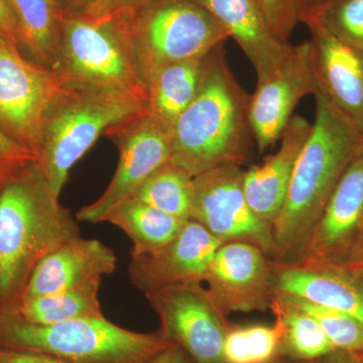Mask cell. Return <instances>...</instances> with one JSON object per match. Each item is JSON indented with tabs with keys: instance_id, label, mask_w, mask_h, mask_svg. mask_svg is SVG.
Segmentation results:
<instances>
[{
	"instance_id": "obj_19",
	"label": "cell",
	"mask_w": 363,
	"mask_h": 363,
	"mask_svg": "<svg viewBox=\"0 0 363 363\" xmlns=\"http://www.w3.org/2000/svg\"><path fill=\"white\" fill-rule=\"evenodd\" d=\"M274 288L363 321V264L338 267L272 262Z\"/></svg>"
},
{
	"instance_id": "obj_37",
	"label": "cell",
	"mask_w": 363,
	"mask_h": 363,
	"mask_svg": "<svg viewBox=\"0 0 363 363\" xmlns=\"http://www.w3.org/2000/svg\"><path fill=\"white\" fill-rule=\"evenodd\" d=\"M307 363H360L357 357L352 353L345 351L334 350L325 357Z\"/></svg>"
},
{
	"instance_id": "obj_26",
	"label": "cell",
	"mask_w": 363,
	"mask_h": 363,
	"mask_svg": "<svg viewBox=\"0 0 363 363\" xmlns=\"http://www.w3.org/2000/svg\"><path fill=\"white\" fill-rule=\"evenodd\" d=\"M194 177L169 161L157 169L130 198L173 215L182 220H191Z\"/></svg>"
},
{
	"instance_id": "obj_24",
	"label": "cell",
	"mask_w": 363,
	"mask_h": 363,
	"mask_svg": "<svg viewBox=\"0 0 363 363\" xmlns=\"http://www.w3.org/2000/svg\"><path fill=\"white\" fill-rule=\"evenodd\" d=\"M269 310L276 316L281 355L311 362L336 350L316 320L298 307L290 294L274 289Z\"/></svg>"
},
{
	"instance_id": "obj_6",
	"label": "cell",
	"mask_w": 363,
	"mask_h": 363,
	"mask_svg": "<svg viewBox=\"0 0 363 363\" xmlns=\"http://www.w3.org/2000/svg\"><path fill=\"white\" fill-rule=\"evenodd\" d=\"M57 73L64 83L126 93L147 104V87L123 18L67 16Z\"/></svg>"
},
{
	"instance_id": "obj_2",
	"label": "cell",
	"mask_w": 363,
	"mask_h": 363,
	"mask_svg": "<svg viewBox=\"0 0 363 363\" xmlns=\"http://www.w3.org/2000/svg\"><path fill=\"white\" fill-rule=\"evenodd\" d=\"M316 116L301 150L279 218L272 225V262L293 264L303 252L313 229L346 169L363 147V135L321 93Z\"/></svg>"
},
{
	"instance_id": "obj_34",
	"label": "cell",
	"mask_w": 363,
	"mask_h": 363,
	"mask_svg": "<svg viewBox=\"0 0 363 363\" xmlns=\"http://www.w3.org/2000/svg\"><path fill=\"white\" fill-rule=\"evenodd\" d=\"M147 363H195L187 353L176 344L169 343L164 350Z\"/></svg>"
},
{
	"instance_id": "obj_36",
	"label": "cell",
	"mask_w": 363,
	"mask_h": 363,
	"mask_svg": "<svg viewBox=\"0 0 363 363\" xmlns=\"http://www.w3.org/2000/svg\"><path fill=\"white\" fill-rule=\"evenodd\" d=\"M68 16H82L89 13L99 0H63Z\"/></svg>"
},
{
	"instance_id": "obj_17",
	"label": "cell",
	"mask_w": 363,
	"mask_h": 363,
	"mask_svg": "<svg viewBox=\"0 0 363 363\" xmlns=\"http://www.w3.org/2000/svg\"><path fill=\"white\" fill-rule=\"evenodd\" d=\"M116 269V255L112 248L94 238L79 236L40 260L28 281L23 300L101 281Z\"/></svg>"
},
{
	"instance_id": "obj_7",
	"label": "cell",
	"mask_w": 363,
	"mask_h": 363,
	"mask_svg": "<svg viewBox=\"0 0 363 363\" xmlns=\"http://www.w3.org/2000/svg\"><path fill=\"white\" fill-rule=\"evenodd\" d=\"M126 23L145 85L162 67L204 58L229 38L197 0H154Z\"/></svg>"
},
{
	"instance_id": "obj_12",
	"label": "cell",
	"mask_w": 363,
	"mask_h": 363,
	"mask_svg": "<svg viewBox=\"0 0 363 363\" xmlns=\"http://www.w3.org/2000/svg\"><path fill=\"white\" fill-rule=\"evenodd\" d=\"M293 264H363V147L339 181L304 250Z\"/></svg>"
},
{
	"instance_id": "obj_1",
	"label": "cell",
	"mask_w": 363,
	"mask_h": 363,
	"mask_svg": "<svg viewBox=\"0 0 363 363\" xmlns=\"http://www.w3.org/2000/svg\"><path fill=\"white\" fill-rule=\"evenodd\" d=\"M37 162L0 186V314L18 311L40 260L81 236Z\"/></svg>"
},
{
	"instance_id": "obj_23",
	"label": "cell",
	"mask_w": 363,
	"mask_h": 363,
	"mask_svg": "<svg viewBox=\"0 0 363 363\" xmlns=\"http://www.w3.org/2000/svg\"><path fill=\"white\" fill-rule=\"evenodd\" d=\"M104 222L118 227L130 238L131 257L152 255L161 250L186 223L133 198L119 203L105 216Z\"/></svg>"
},
{
	"instance_id": "obj_29",
	"label": "cell",
	"mask_w": 363,
	"mask_h": 363,
	"mask_svg": "<svg viewBox=\"0 0 363 363\" xmlns=\"http://www.w3.org/2000/svg\"><path fill=\"white\" fill-rule=\"evenodd\" d=\"M267 23L277 39L290 44L296 26L303 23L305 9L302 0H259Z\"/></svg>"
},
{
	"instance_id": "obj_32",
	"label": "cell",
	"mask_w": 363,
	"mask_h": 363,
	"mask_svg": "<svg viewBox=\"0 0 363 363\" xmlns=\"http://www.w3.org/2000/svg\"><path fill=\"white\" fill-rule=\"evenodd\" d=\"M152 1L154 0H99L85 16L130 21Z\"/></svg>"
},
{
	"instance_id": "obj_28",
	"label": "cell",
	"mask_w": 363,
	"mask_h": 363,
	"mask_svg": "<svg viewBox=\"0 0 363 363\" xmlns=\"http://www.w3.org/2000/svg\"><path fill=\"white\" fill-rule=\"evenodd\" d=\"M291 295V294H290ZM292 296L298 307L311 315L336 350L363 353V321L335 308Z\"/></svg>"
},
{
	"instance_id": "obj_31",
	"label": "cell",
	"mask_w": 363,
	"mask_h": 363,
	"mask_svg": "<svg viewBox=\"0 0 363 363\" xmlns=\"http://www.w3.org/2000/svg\"><path fill=\"white\" fill-rule=\"evenodd\" d=\"M33 162H37V157L30 150L21 147L0 130V186Z\"/></svg>"
},
{
	"instance_id": "obj_35",
	"label": "cell",
	"mask_w": 363,
	"mask_h": 363,
	"mask_svg": "<svg viewBox=\"0 0 363 363\" xmlns=\"http://www.w3.org/2000/svg\"><path fill=\"white\" fill-rule=\"evenodd\" d=\"M0 35L18 45L16 26L7 0H0Z\"/></svg>"
},
{
	"instance_id": "obj_40",
	"label": "cell",
	"mask_w": 363,
	"mask_h": 363,
	"mask_svg": "<svg viewBox=\"0 0 363 363\" xmlns=\"http://www.w3.org/2000/svg\"><path fill=\"white\" fill-rule=\"evenodd\" d=\"M357 357V359L359 360L360 363H363V353H360V354H354Z\"/></svg>"
},
{
	"instance_id": "obj_11",
	"label": "cell",
	"mask_w": 363,
	"mask_h": 363,
	"mask_svg": "<svg viewBox=\"0 0 363 363\" xmlns=\"http://www.w3.org/2000/svg\"><path fill=\"white\" fill-rule=\"evenodd\" d=\"M161 330L195 363H224V339L230 325L203 283L181 284L145 294Z\"/></svg>"
},
{
	"instance_id": "obj_5",
	"label": "cell",
	"mask_w": 363,
	"mask_h": 363,
	"mask_svg": "<svg viewBox=\"0 0 363 363\" xmlns=\"http://www.w3.org/2000/svg\"><path fill=\"white\" fill-rule=\"evenodd\" d=\"M169 344L161 330H128L104 316L38 325L18 314H0V346L72 363H147Z\"/></svg>"
},
{
	"instance_id": "obj_10",
	"label": "cell",
	"mask_w": 363,
	"mask_h": 363,
	"mask_svg": "<svg viewBox=\"0 0 363 363\" xmlns=\"http://www.w3.org/2000/svg\"><path fill=\"white\" fill-rule=\"evenodd\" d=\"M243 174L240 164H229L195 176L191 220L204 227L221 243H252L272 259V226L260 219L248 204Z\"/></svg>"
},
{
	"instance_id": "obj_13",
	"label": "cell",
	"mask_w": 363,
	"mask_h": 363,
	"mask_svg": "<svg viewBox=\"0 0 363 363\" xmlns=\"http://www.w3.org/2000/svg\"><path fill=\"white\" fill-rule=\"evenodd\" d=\"M316 91L311 43L308 40L293 45L271 75L257 82L250 97L248 116L259 154L279 140L300 100Z\"/></svg>"
},
{
	"instance_id": "obj_4",
	"label": "cell",
	"mask_w": 363,
	"mask_h": 363,
	"mask_svg": "<svg viewBox=\"0 0 363 363\" xmlns=\"http://www.w3.org/2000/svg\"><path fill=\"white\" fill-rule=\"evenodd\" d=\"M147 112V102L117 91L64 83L43 119L37 162L57 195L71 169L114 124Z\"/></svg>"
},
{
	"instance_id": "obj_9",
	"label": "cell",
	"mask_w": 363,
	"mask_h": 363,
	"mask_svg": "<svg viewBox=\"0 0 363 363\" xmlns=\"http://www.w3.org/2000/svg\"><path fill=\"white\" fill-rule=\"evenodd\" d=\"M104 136L118 150L116 173L97 200L79 209L78 221L104 222L114 207L130 198L157 169L171 161V131L147 112L114 124Z\"/></svg>"
},
{
	"instance_id": "obj_33",
	"label": "cell",
	"mask_w": 363,
	"mask_h": 363,
	"mask_svg": "<svg viewBox=\"0 0 363 363\" xmlns=\"http://www.w3.org/2000/svg\"><path fill=\"white\" fill-rule=\"evenodd\" d=\"M0 363H72L60 358L35 352L0 346Z\"/></svg>"
},
{
	"instance_id": "obj_15",
	"label": "cell",
	"mask_w": 363,
	"mask_h": 363,
	"mask_svg": "<svg viewBox=\"0 0 363 363\" xmlns=\"http://www.w3.org/2000/svg\"><path fill=\"white\" fill-rule=\"evenodd\" d=\"M222 243L199 223L186 221L168 245L152 255L131 257V284L145 294L181 284L204 283Z\"/></svg>"
},
{
	"instance_id": "obj_25",
	"label": "cell",
	"mask_w": 363,
	"mask_h": 363,
	"mask_svg": "<svg viewBox=\"0 0 363 363\" xmlns=\"http://www.w3.org/2000/svg\"><path fill=\"white\" fill-rule=\"evenodd\" d=\"M100 284L101 281H92L51 295L26 298L13 314L38 325L104 317L98 298Z\"/></svg>"
},
{
	"instance_id": "obj_20",
	"label": "cell",
	"mask_w": 363,
	"mask_h": 363,
	"mask_svg": "<svg viewBox=\"0 0 363 363\" xmlns=\"http://www.w3.org/2000/svg\"><path fill=\"white\" fill-rule=\"evenodd\" d=\"M212 14L245 52L257 73L264 80L288 56L293 45L277 39L267 23L259 0H197Z\"/></svg>"
},
{
	"instance_id": "obj_27",
	"label": "cell",
	"mask_w": 363,
	"mask_h": 363,
	"mask_svg": "<svg viewBox=\"0 0 363 363\" xmlns=\"http://www.w3.org/2000/svg\"><path fill=\"white\" fill-rule=\"evenodd\" d=\"M304 23H315L336 39L363 51V0H333L313 9Z\"/></svg>"
},
{
	"instance_id": "obj_22",
	"label": "cell",
	"mask_w": 363,
	"mask_h": 363,
	"mask_svg": "<svg viewBox=\"0 0 363 363\" xmlns=\"http://www.w3.org/2000/svg\"><path fill=\"white\" fill-rule=\"evenodd\" d=\"M205 57L162 67L147 81V113L169 131L197 94Z\"/></svg>"
},
{
	"instance_id": "obj_16",
	"label": "cell",
	"mask_w": 363,
	"mask_h": 363,
	"mask_svg": "<svg viewBox=\"0 0 363 363\" xmlns=\"http://www.w3.org/2000/svg\"><path fill=\"white\" fill-rule=\"evenodd\" d=\"M311 33L317 91L363 135V51L336 39L315 23Z\"/></svg>"
},
{
	"instance_id": "obj_30",
	"label": "cell",
	"mask_w": 363,
	"mask_h": 363,
	"mask_svg": "<svg viewBox=\"0 0 363 363\" xmlns=\"http://www.w3.org/2000/svg\"><path fill=\"white\" fill-rule=\"evenodd\" d=\"M250 362L269 363L281 354V335L277 325H250L245 327Z\"/></svg>"
},
{
	"instance_id": "obj_14",
	"label": "cell",
	"mask_w": 363,
	"mask_h": 363,
	"mask_svg": "<svg viewBox=\"0 0 363 363\" xmlns=\"http://www.w3.org/2000/svg\"><path fill=\"white\" fill-rule=\"evenodd\" d=\"M204 283L224 316L266 311L274 295L272 260L257 245L222 243L210 264Z\"/></svg>"
},
{
	"instance_id": "obj_8",
	"label": "cell",
	"mask_w": 363,
	"mask_h": 363,
	"mask_svg": "<svg viewBox=\"0 0 363 363\" xmlns=\"http://www.w3.org/2000/svg\"><path fill=\"white\" fill-rule=\"evenodd\" d=\"M63 80L0 35V130L35 157L45 111Z\"/></svg>"
},
{
	"instance_id": "obj_3",
	"label": "cell",
	"mask_w": 363,
	"mask_h": 363,
	"mask_svg": "<svg viewBox=\"0 0 363 363\" xmlns=\"http://www.w3.org/2000/svg\"><path fill=\"white\" fill-rule=\"evenodd\" d=\"M222 45L205 57L197 94L171 128V161L195 177L223 164H242L252 140L250 97L227 65Z\"/></svg>"
},
{
	"instance_id": "obj_39",
	"label": "cell",
	"mask_w": 363,
	"mask_h": 363,
	"mask_svg": "<svg viewBox=\"0 0 363 363\" xmlns=\"http://www.w3.org/2000/svg\"><path fill=\"white\" fill-rule=\"evenodd\" d=\"M269 363H307L303 362H298V360L294 359V358L286 357V355H279L276 359Z\"/></svg>"
},
{
	"instance_id": "obj_18",
	"label": "cell",
	"mask_w": 363,
	"mask_h": 363,
	"mask_svg": "<svg viewBox=\"0 0 363 363\" xmlns=\"http://www.w3.org/2000/svg\"><path fill=\"white\" fill-rule=\"evenodd\" d=\"M311 128L312 124L304 117L294 116L279 138V150L243 174V190L248 204L260 219L272 226L285 205L296 162Z\"/></svg>"
},
{
	"instance_id": "obj_21",
	"label": "cell",
	"mask_w": 363,
	"mask_h": 363,
	"mask_svg": "<svg viewBox=\"0 0 363 363\" xmlns=\"http://www.w3.org/2000/svg\"><path fill=\"white\" fill-rule=\"evenodd\" d=\"M18 49L28 60L57 72L67 13L63 0H7Z\"/></svg>"
},
{
	"instance_id": "obj_38",
	"label": "cell",
	"mask_w": 363,
	"mask_h": 363,
	"mask_svg": "<svg viewBox=\"0 0 363 363\" xmlns=\"http://www.w3.org/2000/svg\"><path fill=\"white\" fill-rule=\"evenodd\" d=\"M331 1H333V0H302L303 6H304L305 9V18L310 11H313V9L324 6V4H328V2Z\"/></svg>"
}]
</instances>
